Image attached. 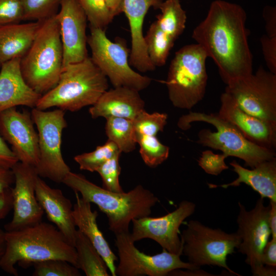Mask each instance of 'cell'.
Returning a JSON list of instances; mask_svg holds the SVG:
<instances>
[{
  "instance_id": "4dcf8cb0",
  "label": "cell",
  "mask_w": 276,
  "mask_h": 276,
  "mask_svg": "<svg viewBox=\"0 0 276 276\" xmlns=\"http://www.w3.org/2000/svg\"><path fill=\"white\" fill-rule=\"evenodd\" d=\"M121 153L117 145L108 140L105 144L97 146L93 151L75 156L74 160L81 170L94 172L107 160Z\"/></svg>"
},
{
  "instance_id": "f35d334b",
  "label": "cell",
  "mask_w": 276,
  "mask_h": 276,
  "mask_svg": "<svg viewBox=\"0 0 276 276\" xmlns=\"http://www.w3.org/2000/svg\"><path fill=\"white\" fill-rule=\"evenodd\" d=\"M260 42L269 71L276 74V36L263 35L260 38Z\"/></svg>"
},
{
  "instance_id": "7dc6e473",
  "label": "cell",
  "mask_w": 276,
  "mask_h": 276,
  "mask_svg": "<svg viewBox=\"0 0 276 276\" xmlns=\"http://www.w3.org/2000/svg\"><path fill=\"white\" fill-rule=\"evenodd\" d=\"M5 231L0 228V258L3 256L5 249Z\"/></svg>"
},
{
  "instance_id": "cb8c5ba5",
  "label": "cell",
  "mask_w": 276,
  "mask_h": 276,
  "mask_svg": "<svg viewBox=\"0 0 276 276\" xmlns=\"http://www.w3.org/2000/svg\"><path fill=\"white\" fill-rule=\"evenodd\" d=\"M238 177L232 182L222 185L209 184L210 188L221 187H238L245 183L258 192L261 198H267L276 202V158L263 161L248 169L241 166L235 160L229 163Z\"/></svg>"
},
{
  "instance_id": "9c48e42d",
  "label": "cell",
  "mask_w": 276,
  "mask_h": 276,
  "mask_svg": "<svg viewBox=\"0 0 276 276\" xmlns=\"http://www.w3.org/2000/svg\"><path fill=\"white\" fill-rule=\"evenodd\" d=\"M90 30L87 43L91 50L90 57L114 87H127L140 91L149 86L151 79L130 67V50L125 41L120 39L113 42L107 37L105 30L93 27Z\"/></svg>"
},
{
  "instance_id": "d6a6232c",
  "label": "cell",
  "mask_w": 276,
  "mask_h": 276,
  "mask_svg": "<svg viewBox=\"0 0 276 276\" xmlns=\"http://www.w3.org/2000/svg\"><path fill=\"white\" fill-rule=\"evenodd\" d=\"M168 114L166 113H149L145 109L140 111L132 120L135 132L142 134L156 136L163 131L167 123Z\"/></svg>"
},
{
  "instance_id": "7402d4cb",
  "label": "cell",
  "mask_w": 276,
  "mask_h": 276,
  "mask_svg": "<svg viewBox=\"0 0 276 276\" xmlns=\"http://www.w3.org/2000/svg\"><path fill=\"white\" fill-rule=\"evenodd\" d=\"M139 91L127 87L107 90L89 109L93 119L118 117L133 120L144 109L145 102Z\"/></svg>"
},
{
  "instance_id": "60d3db41",
  "label": "cell",
  "mask_w": 276,
  "mask_h": 276,
  "mask_svg": "<svg viewBox=\"0 0 276 276\" xmlns=\"http://www.w3.org/2000/svg\"><path fill=\"white\" fill-rule=\"evenodd\" d=\"M263 17L265 23L267 35L276 36V8L266 6L263 10Z\"/></svg>"
},
{
  "instance_id": "7a4b0ae2",
  "label": "cell",
  "mask_w": 276,
  "mask_h": 276,
  "mask_svg": "<svg viewBox=\"0 0 276 276\" xmlns=\"http://www.w3.org/2000/svg\"><path fill=\"white\" fill-rule=\"evenodd\" d=\"M5 249L0 258V268L14 276L15 266L27 267L49 259L65 260L77 267L75 247L54 225L40 222L14 231H5Z\"/></svg>"
},
{
  "instance_id": "83f0119b",
  "label": "cell",
  "mask_w": 276,
  "mask_h": 276,
  "mask_svg": "<svg viewBox=\"0 0 276 276\" xmlns=\"http://www.w3.org/2000/svg\"><path fill=\"white\" fill-rule=\"evenodd\" d=\"M105 132L121 152L128 153L135 149L136 142L132 120L118 117L106 119Z\"/></svg>"
},
{
  "instance_id": "e0dca14e",
  "label": "cell",
  "mask_w": 276,
  "mask_h": 276,
  "mask_svg": "<svg viewBox=\"0 0 276 276\" xmlns=\"http://www.w3.org/2000/svg\"><path fill=\"white\" fill-rule=\"evenodd\" d=\"M57 13L63 49V67L88 56L86 16L77 0H61Z\"/></svg>"
},
{
  "instance_id": "ee69618b",
  "label": "cell",
  "mask_w": 276,
  "mask_h": 276,
  "mask_svg": "<svg viewBox=\"0 0 276 276\" xmlns=\"http://www.w3.org/2000/svg\"><path fill=\"white\" fill-rule=\"evenodd\" d=\"M14 182L11 168L0 166V193L10 188Z\"/></svg>"
},
{
  "instance_id": "d4e9b609",
  "label": "cell",
  "mask_w": 276,
  "mask_h": 276,
  "mask_svg": "<svg viewBox=\"0 0 276 276\" xmlns=\"http://www.w3.org/2000/svg\"><path fill=\"white\" fill-rule=\"evenodd\" d=\"M41 21L0 26V67L4 63L21 58L30 48Z\"/></svg>"
},
{
  "instance_id": "f6af8a7d",
  "label": "cell",
  "mask_w": 276,
  "mask_h": 276,
  "mask_svg": "<svg viewBox=\"0 0 276 276\" xmlns=\"http://www.w3.org/2000/svg\"><path fill=\"white\" fill-rule=\"evenodd\" d=\"M268 214V225L271 237L276 238V202L270 201Z\"/></svg>"
},
{
  "instance_id": "52a82bcc",
  "label": "cell",
  "mask_w": 276,
  "mask_h": 276,
  "mask_svg": "<svg viewBox=\"0 0 276 276\" xmlns=\"http://www.w3.org/2000/svg\"><path fill=\"white\" fill-rule=\"evenodd\" d=\"M208 58L204 49L196 43L185 45L175 53L164 81L174 107L190 109L202 100L208 78Z\"/></svg>"
},
{
  "instance_id": "74e56055",
  "label": "cell",
  "mask_w": 276,
  "mask_h": 276,
  "mask_svg": "<svg viewBox=\"0 0 276 276\" xmlns=\"http://www.w3.org/2000/svg\"><path fill=\"white\" fill-rule=\"evenodd\" d=\"M227 157L223 153L215 154L211 150H206L202 152L198 163L206 173L217 176L223 170L228 169L225 163Z\"/></svg>"
},
{
  "instance_id": "4316f807",
  "label": "cell",
  "mask_w": 276,
  "mask_h": 276,
  "mask_svg": "<svg viewBox=\"0 0 276 276\" xmlns=\"http://www.w3.org/2000/svg\"><path fill=\"white\" fill-rule=\"evenodd\" d=\"M160 13L154 21L158 28L175 41L183 33L187 21L186 12L180 0L164 1L158 8Z\"/></svg>"
},
{
  "instance_id": "ba28073f",
  "label": "cell",
  "mask_w": 276,
  "mask_h": 276,
  "mask_svg": "<svg viewBox=\"0 0 276 276\" xmlns=\"http://www.w3.org/2000/svg\"><path fill=\"white\" fill-rule=\"evenodd\" d=\"M180 239L182 255L197 268L204 265L219 266L231 274L240 275L231 269L226 263L227 256L235 253V249L241 243L237 232L229 234L191 220L182 231Z\"/></svg>"
},
{
  "instance_id": "d6986e66",
  "label": "cell",
  "mask_w": 276,
  "mask_h": 276,
  "mask_svg": "<svg viewBox=\"0 0 276 276\" xmlns=\"http://www.w3.org/2000/svg\"><path fill=\"white\" fill-rule=\"evenodd\" d=\"M164 0H123L122 12L128 20L131 47L129 62L140 72L153 71L155 66L151 62L143 35V24L149 9L159 8Z\"/></svg>"
},
{
  "instance_id": "4fadbf2b",
  "label": "cell",
  "mask_w": 276,
  "mask_h": 276,
  "mask_svg": "<svg viewBox=\"0 0 276 276\" xmlns=\"http://www.w3.org/2000/svg\"><path fill=\"white\" fill-rule=\"evenodd\" d=\"M115 236L119 258L116 275L166 276L178 269H199L189 262H183L180 254H172L165 249L152 256L140 251L135 247L129 231Z\"/></svg>"
},
{
  "instance_id": "9a60e30c",
  "label": "cell",
  "mask_w": 276,
  "mask_h": 276,
  "mask_svg": "<svg viewBox=\"0 0 276 276\" xmlns=\"http://www.w3.org/2000/svg\"><path fill=\"white\" fill-rule=\"evenodd\" d=\"M14 187L11 188L13 216L5 225L6 231H17L41 221L44 211L35 193L36 182L39 176L36 168L19 162L11 168Z\"/></svg>"
},
{
  "instance_id": "30bf717a",
  "label": "cell",
  "mask_w": 276,
  "mask_h": 276,
  "mask_svg": "<svg viewBox=\"0 0 276 276\" xmlns=\"http://www.w3.org/2000/svg\"><path fill=\"white\" fill-rule=\"evenodd\" d=\"M38 136L39 159L36 169L40 177L61 183L71 171L61 151L63 129L67 127L64 111H46L34 107L31 113Z\"/></svg>"
},
{
  "instance_id": "d590c367",
  "label": "cell",
  "mask_w": 276,
  "mask_h": 276,
  "mask_svg": "<svg viewBox=\"0 0 276 276\" xmlns=\"http://www.w3.org/2000/svg\"><path fill=\"white\" fill-rule=\"evenodd\" d=\"M120 154H117L107 160L96 170L102 178L103 188L113 192H124L119 181Z\"/></svg>"
},
{
  "instance_id": "7c38bea8",
  "label": "cell",
  "mask_w": 276,
  "mask_h": 276,
  "mask_svg": "<svg viewBox=\"0 0 276 276\" xmlns=\"http://www.w3.org/2000/svg\"><path fill=\"white\" fill-rule=\"evenodd\" d=\"M224 91L247 113L276 124V74L260 67L227 83Z\"/></svg>"
},
{
  "instance_id": "7bdbcfd3",
  "label": "cell",
  "mask_w": 276,
  "mask_h": 276,
  "mask_svg": "<svg viewBox=\"0 0 276 276\" xmlns=\"http://www.w3.org/2000/svg\"><path fill=\"white\" fill-rule=\"evenodd\" d=\"M12 209L11 188L0 193V220L5 218Z\"/></svg>"
},
{
  "instance_id": "1f68e13d",
  "label": "cell",
  "mask_w": 276,
  "mask_h": 276,
  "mask_svg": "<svg viewBox=\"0 0 276 276\" xmlns=\"http://www.w3.org/2000/svg\"><path fill=\"white\" fill-rule=\"evenodd\" d=\"M83 9L90 27L105 30L112 22L114 16L109 10L105 0H77Z\"/></svg>"
},
{
  "instance_id": "ab89813d",
  "label": "cell",
  "mask_w": 276,
  "mask_h": 276,
  "mask_svg": "<svg viewBox=\"0 0 276 276\" xmlns=\"http://www.w3.org/2000/svg\"><path fill=\"white\" fill-rule=\"evenodd\" d=\"M18 162L0 133V166L12 168Z\"/></svg>"
},
{
  "instance_id": "484cf974",
  "label": "cell",
  "mask_w": 276,
  "mask_h": 276,
  "mask_svg": "<svg viewBox=\"0 0 276 276\" xmlns=\"http://www.w3.org/2000/svg\"><path fill=\"white\" fill-rule=\"evenodd\" d=\"M74 246L77 256V268L86 276L110 275L103 259L88 238L78 229Z\"/></svg>"
},
{
  "instance_id": "277c9868",
  "label": "cell",
  "mask_w": 276,
  "mask_h": 276,
  "mask_svg": "<svg viewBox=\"0 0 276 276\" xmlns=\"http://www.w3.org/2000/svg\"><path fill=\"white\" fill-rule=\"evenodd\" d=\"M108 88L107 78L88 57L63 67L57 85L40 97L35 108L76 111L93 105Z\"/></svg>"
},
{
  "instance_id": "b9f144b4",
  "label": "cell",
  "mask_w": 276,
  "mask_h": 276,
  "mask_svg": "<svg viewBox=\"0 0 276 276\" xmlns=\"http://www.w3.org/2000/svg\"><path fill=\"white\" fill-rule=\"evenodd\" d=\"M262 262L267 266L276 267V238H271L266 243L262 252Z\"/></svg>"
},
{
  "instance_id": "603a6c76",
  "label": "cell",
  "mask_w": 276,
  "mask_h": 276,
  "mask_svg": "<svg viewBox=\"0 0 276 276\" xmlns=\"http://www.w3.org/2000/svg\"><path fill=\"white\" fill-rule=\"evenodd\" d=\"M76 202L73 205V215L76 226L89 240L106 263L110 275H116L115 265L117 257L99 229L97 218L98 213L92 211L91 203L83 199L75 192Z\"/></svg>"
},
{
  "instance_id": "ac0fdd59",
  "label": "cell",
  "mask_w": 276,
  "mask_h": 276,
  "mask_svg": "<svg viewBox=\"0 0 276 276\" xmlns=\"http://www.w3.org/2000/svg\"><path fill=\"white\" fill-rule=\"evenodd\" d=\"M218 113L232 123L250 142L275 151V124L247 113L225 91L220 96V107Z\"/></svg>"
},
{
  "instance_id": "3957f363",
  "label": "cell",
  "mask_w": 276,
  "mask_h": 276,
  "mask_svg": "<svg viewBox=\"0 0 276 276\" xmlns=\"http://www.w3.org/2000/svg\"><path fill=\"white\" fill-rule=\"evenodd\" d=\"M62 183L80 194L84 200L96 204L106 215L109 229L114 235L128 232L132 220L150 216L152 208L159 201L153 193L141 185L127 192H113L71 171Z\"/></svg>"
},
{
  "instance_id": "6da1fadb",
  "label": "cell",
  "mask_w": 276,
  "mask_h": 276,
  "mask_svg": "<svg viewBox=\"0 0 276 276\" xmlns=\"http://www.w3.org/2000/svg\"><path fill=\"white\" fill-rule=\"evenodd\" d=\"M246 19L240 5L215 0L205 18L193 31L192 38L214 60L226 84L253 73Z\"/></svg>"
},
{
  "instance_id": "8fae6325",
  "label": "cell",
  "mask_w": 276,
  "mask_h": 276,
  "mask_svg": "<svg viewBox=\"0 0 276 276\" xmlns=\"http://www.w3.org/2000/svg\"><path fill=\"white\" fill-rule=\"evenodd\" d=\"M238 204L237 233L241 238L239 252L246 256L245 262L250 266L253 275L275 276V267L265 266L262 262L263 249L271 235L268 221L269 204L265 206L261 197L250 211L241 202Z\"/></svg>"
},
{
  "instance_id": "f546056e",
  "label": "cell",
  "mask_w": 276,
  "mask_h": 276,
  "mask_svg": "<svg viewBox=\"0 0 276 276\" xmlns=\"http://www.w3.org/2000/svg\"><path fill=\"white\" fill-rule=\"evenodd\" d=\"M136 143L145 164L155 168L165 161L169 155V147L162 144L156 136L146 135L135 132Z\"/></svg>"
},
{
  "instance_id": "836d02e7",
  "label": "cell",
  "mask_w": 276,
  "mask_h": 276,
  "mask_svg": "<svg viewBox=\"0 0 276 276\" xmlns=\"http://www.w3.org/2000/svg\"><path fill=\"white\" fill-rule=\"evenodd\" d=\"M24 20L43 21L57 13L61 0H20Z\"/></svg>"
},
{
  "instance_id": "bcb514c9",
  "label": "cell",
  "mask_w": 276,
  "mask_h": 276,
  "mask_svg": "<svg viewBox=\"0 0 276 276\" xmlns=\"http://www.w3.org/2000/svg\"><path fill=\"white\" fill-rule=\"evenodd\" d=\"M105 1L114 17L122 12L123 0H105Z\"/></svg>"
},
{
  "instance_id": "5b68a950",
  "label": "cell",
  "mask_w": 276,
  "mask_h": 276,
  "mask_svg": "<svg viewBox=\"0 0 276 276\" xmlns=\"http://www.w3.org/2000/svg\"><path fill=\"white\" fill-rule=\"evenodd\" d=\"M63 67V49L57 14L41 21L35 38L21 58L26 84L41 96L58 83Z\"/></svg>"
},
{
  "instance_id": "ffe728a7",
  "label": "cell",
  "mask_w": 276,
  "mask_h": 276,
  "mask_svg": "<svg viewBox=\"0 0 276 276\" xmlns=\"http://www.w3.org/2000/svg\"><path fill=\"white\" fill-rule=\"evenodd\" d=\"M35 193L48 220L56 225L74 246L77 229L71 200L63 195L61 190L50 187L40 176L36 180Z\"/></svg>"
},
{
  "instance_id": "e575fe53",
  "label": "cell",
  "mask_w": 276,
  "mask_h": 276,
  "mask_svg": "<svg viewBox=\"0 0 276 276\" xmlns=\"http://www.w3.org/2000/svg\"><path fill=\"white\" fill-rule=\"evenodd\" d=\"M33 276H79V269L61 259H49L34 263Z\"/></svg>"
},
{
  "instance_id": "5bb4252c",
  "label": "cell",
  "mask_w": 276,
  "mask_h": 276,
  "mask_svg": "<svg viewBox=\"0 0 276 276\" xmlns=\"http://www.w3.org/2000/svg\"><path fill=\"white\" fill-rule=\"evenodd\" d=\"M195 208L194 203L182 200L174 211L164 216H148L134 219L131 222V239L134 242L150 239L159 244L163 249L172 254L182 255L179 227L185 220L194 213Z\"/></svg>"
},
{
  "instance_id": "f1b7e54d",
  "label": "cell",
  "mask_w": 276,
  "mask_h": 276,
  "mask_svg": "<svg viewBox=\"0 0 276 276\" xmlns=\"http://www.w3.org/2000/svg\"><path fill=\"white\" fill-rule=\"evenodd\" d=\"M144 37L147 52L153 65L155 67L164 65L175 41L163 32L154 21Z\"/></svg>"
},
{
  "instance_id": "8d00e7d4",
  "label": "cell",
  "mask_w": 276,
  "mask_h": 276,
  "mask_svg": "<svg viewBox=\"0 0 276 276\" xmlns=\"http://www.w3.org/2000/svg\"><path fill=\"white\" fill-rule=\"evenodd\" d=\"M23 20L20 0H0V26L19 23Z\"/></svg>"
},
{
  "instance_id": "44dd1931",
  "label": "cell",
  "mask_w": 276,
  "mask_h": 276,
  "mask_svg": "<svg viewBox=\"0 0 276 276\" xmlns=\"http://www.w3.org/2000/svg\"><path fill=\"white\" fill-rule=\"evenodd\" d=\"M20 59H12L0 67V113L17 106L35 107L41 96L24 80L20 68Z\"/></svg>"
},
{
  "instance_id": "8992f818",
  "label": "cell",
  "mask_w": 276,
  "mask_h": 276,
  "mask_svg": "<svg viewBox=\"0 0 276 276\" xmlns=\"http://www.w3.org/2000/svg\"><path fill=\"white\" fill-rule=\"evenodd\" d=\"M195 122L209 123L217 130L216 132L208 129L200 130L197 143L220 150L227 157L234 156L242 159L246 167L253 168L263 161L275 157L274 151L250 142L232 123L218 113L207 114L191 111L179 118L177 126L182 130H187L191 127V123Z\"/></svg>"
},
{
  "instance_id": "2e32d148",
  "label": "cell",
  "mask_w": 276,
  "mask_h": 276,
  "mask_svg": "<svg viewBox=\"0 0 276 276\" xmlns=\"http://www.w3.org/2000/svg\"><path fill=\"white\" fill-rule=\"evenodd\" d=\"M31 114L20 112L16 107L0 113V133L11 146L18 162L36 168L39 162L38 133Z\"/></svg>"
}]
</instances>
